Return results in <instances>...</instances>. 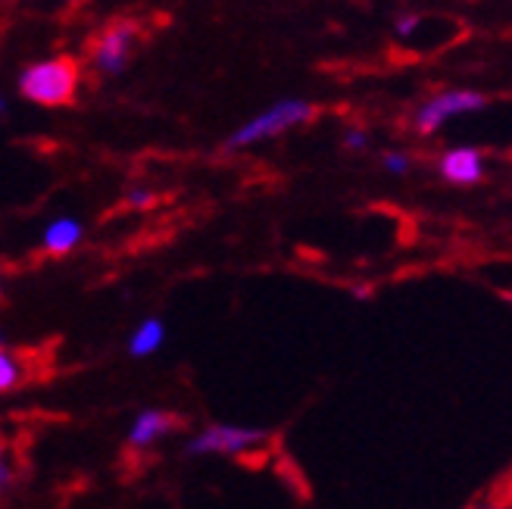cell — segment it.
<instances>
[{
  "label": "cell",
  "mask_w": 512,
  "mask_h": 509,
  "mask_svg": "<svg viewBox=\"0 0 512 509\" xmlns=\"http://www.w3.org/2000/svg\"><path fill=\"white\" fill-rule=\"evenodd\" d=\"M79 88V63L69 57H54L32 63L19 75V91L25 100L41 107H63Z\"/></svg>",
  "instance_id": "obj_1"
},
{
  "label": "cell",
  "mask_w": 512,
  "mask_h": 509,
  "mask_svg": "<svg viewBox=\"0 0 512 509\" xmlns=\"http://www.w3.org/2000/svg\"><path fill=\"white\" fill-rule=\"evenodd\" d=\"M313 113H316V107L306 104V100H297V97L278 100V104H272L263 113H256L253 119H247L238 132H232V138L225 141V147L228 150H241V147H250V144L278 138V135L297 129V125L310 122Z\"/></svg>",
  "instance_id": "obj_2"
},
{
  "label": "cell",
  "mask_w": 512,
  "mask_h": 509,
  "mask_svg": "<svg viewBox=\"0 0 512 509\" xmlns=\"http://www.w3.org/2000/svg\"><path fill=\"white\" fill-rule=\"evenodd\" d=\"M266 441V431L263 428H253V425H232V422H216L207 425L185 444L188 456H238L247 453L253 447H260Z\"/></svg>",
  "instance_id": "obj_3"
},
{
  "label": "cell",
  "mask_w": 512,
  "mask_h": 509,
  "mask_svg": "<svg viewBox=\"0 0 512 509\" xmlns=\"http://www.w3.org/2000/svg\"><path fill=\"white\" fill-rule=\"evenodd\" d=\"M484 104H488V97L478 94V91H444L416 110L413 125H416L419 135H434L447 119L463 116V113H478Z\"/></svg>",
  "instance_id": "obj_4"
},
{
  "label": "cell",
  "mask_w": 512,
  "mask_h": 509,
  "mask_svg": "<svg viewBox=\"0 0 512 509\" xmlns=\"http://www.w3.org/2000/svg\"><path fill=\"white\" fill-rule=\"evenodd\" d=\"M135 35H138L135 22L110 25V29L94 41V50H91V63L97 66V72L119 75L128 66V57H132Z\"/></svg>",
  "instance_id": "obj_5"
},
{
  "label": "cell",
  "mask_w": 512,
  "mask_h": 509,
  "mask_svg": "<svg viewBox=\"0 0 512 509\" xmlns=\"http://www.w3.org/2000/svg\"><path fill=\"white\" fill-rule=\"evenodd\" d=\"M438 169L450 185H478L484 175V160L475 147H453L441 157Z\"/></svg>",
  "instance_id": "obj_6"
},
{
  "label": "cell",
  "mask_w": 512,
  "mask_h": 509,
  "mask_svg": "<svg viewBox=\"0 0 512 509\" xmlns=\"http://www.w3.org/2000/svg\"><path fill=\"white\" fill-rule=\"evenodd\" d=\"M175 425H178V419L166 410H141L135 416L132 428H128V444L135 450H144L150 444H157L160 438H166Z\"/></svg>",
  "instance_id": "obj_7"
},
{
  "label": "cell",
  "mask_w": 512,
  "mask_h": 509,
  "mask_svg": "<svg viewBox=\"0 0 512 509\" xmlns=\"http://www.w3.org/2000/svg\"><path fill=\"white\" fill-rule=\"evenodd\" d=\"M82 238H85L82 222L72 219V216H60V219H54L44 228L41 244H44L47 253H54V257H66V253H72L75 247L82 244Z\"/></svg>",
  "instance_id": "obj_8"
},
{
  "label": "cell",
  "mask_w": 512,
  "mask_h": 509,
  "mask_svg": "<svg viewBox=\"0 0 512 509\" xmlns=\"http://www.w3.org/2000/svg\"><path fill=\"white\" fill-rule=\"evenodd\" d=\"M163 341H166V322L157 319V316H150V319H144L135 328L132 338H128V356H135V360H144V356L157 353L163 347Z\"/></svg>",
  "instance_id": "obj_9"
},
{
  "label": "cell",
  "mask_w": 512,
  "mask_h": 509,
  "mask_svg": "<svg viewBox=\"0 0 512 509\" xmlns=\"http://www.w3.org/2000/svg\"><path fill=\"white\" fill-rule=\"evenodd\" d=\"M19 381H22L19 360H16V356H13L10 350H4V353H0V391H4V394L16 391V388H19Z\"/></svg>",
  "instance_id": "obj_10"
},
{
  "label": "cell",
  "mask_w": 512,
  "mask_h": 509,
  "mask_svg": "<svg viewBox=\"0 0 512 509\" xmlns=\"http://www.w3.org/2000/svg\"><path fill=\"white\" fill-rule=\"evenodd\" d=\"M381 166L391 175H406L409 166H413V160H409V154H400V150H388V154L381 157Z\"/></svg>",
  "instance_id": "obj_11"
},
{
  "label": "cell",
  "mask_w": 512,
  "mask_h": 509,
  "mask_svg": "<svg viewBox=\"0 0 512 509\" xmlns=\"http://www.w3.org/2000/svg\"><path fill=\"white\" fill-rule=\"evenodd\" d=\"M128 203H132L135 210H147V207H153V194L144 188H135L132 194H128Z\"/></svg>",
  "instance_id": "obj_12"
},
{
  "label": "cell",
  "mask_w": 512,
  "mask_h": 509,
  "mask_svg": "<svg viewBox=\"0 0 512 509\" xmlns=\"http://www.w3.org/2000/svg\"><path fill=\"white\" fill-rule=\"evenodd\" d=\"M366 132H360V129H350L347 135H344V147H350V150H363L366 147Z\"/></svg>",
  "instance_id": "obj_13"
},
{
  "label": "cell",
  "mask_w": 512,
  "mask_h": 509,
  "mask_svg": "<svg viewBox=\"0 0 512 509\" xmlns=\"http://www.w3.org/2000/svg\"><path fill=\"white\" fill-rule=\"evenodd\" d=\"M416 22H419L416 16H400V22H397V35H403V38H406V35H413V32H416Z\"/></svg>",
  "instance_id": "obj_14"
},
{
  "label": "cell",
  "mask_w": 512,
  "mask_h": 509,
  "mask_svg": "<svg viewBox=\"0 0 512 509\" xmlns=\"http://www.w3.org/2000/svg\"><path fill=\"white\" fill-rule=\"evenodd\" d=\"M69 4H79V0H69Z\"/></svg>",
  "instance_id": "obj_15"
},
{
  "label": "cell",
  "mask_w": 512,
  "mask_h": 509,
  "mask_svg": "<svg viewBox=\"0 0 512 509\" xmlns=\"http://www.w3.org/2000/svg\"><path fill=\"white\" fill-rule=\"evenodd\" d=\"M481 509H494V506H481Z\"/></svg>",
  "instance_id": "obj_16"
}]
</instances>
